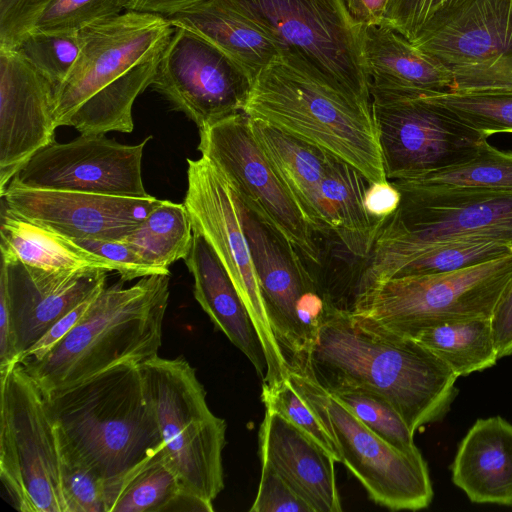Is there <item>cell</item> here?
<instances>
[{
	"label": "cell",
	"instance_id": "21",
	"mask_svg": "<svg viewBox=\"0 0 512 512\" xmlns=\"http://www.w3.org/2000/svg\"><path fill=\"white\" fill-rule=\"evenodd\" d=\"M54 92L15 49L0 47V195L33 155L55 141Z\"/></svg>",
	"mask_w": 512,
	"mask_h": 512
},
{
	"label": "cell",
	"instance_id": "2",
	"mask_svg": "<svg viewBox=\"0 0 512 512\" xmlns=\"http://www.w3.org/2000/svg\"><path fill=\"white\" fill-rule=\"evenodd\" d=\"M173 30L165 16L126 11L78 31L77 60L54 92L57 126L132 132L134 101L151 86Z\"/></svg>",
	"mask_w": 512,
	"mask_h": 512
},
{
	"label": "cell",
	"instance_id": "6",
	"mask_svg": "<svg viewBox=\"0 0 512 512\" xmlns=\"http://www.w3.org/2000/svg\"><path fill=\"white\" fill-rule=\"evenodd\" d=\"M390 182L402 200L365 259L356 294L392 278L405 262L437 243L483 240L512 247V190Z\"/></svg>",
	"mask_w": 512,
	"mask_h": 512
},
{
	"label": "cell",
	"instance_id": "10",
	"mask_svg": "<svg viewBox=\"0 0 512 512\" xmlns=\"http://www.w3.org/2000/svg\"><path fill=\"white\" fill-rule=\"evenodd\" d=\"M0 479L21 512H67L56 422L44 392L20 364L0 373Z\"/></svg>",
	"mask_w": 512,
	"mask_h": 512
},
{
	"label": "cell",
	"instance_id": "48",
	"mask_svg": "<svg viewBox=\"0 0 512 512\" xmlns=\"http://www.w3.org/2000/svg\"><path fill=\"white\" fill-rule=\"evenodd\" d=\"M205 0H123L126 11L169 16L186 10Z\"/></svg>",
	"mask_w": 512,
	"mask_h": 512
},
{
	"label": "cell",
	"instance_id": "33",
	"mask_svg": "<svg viewBox=\"0 0 512 512\" xmlns=\"http://www.w3.org/2000/svg\"><path fill=\"white\" fill-rule=\"evenodd\" d=\"M403 181L417 186H450L512 190V151L499 150L487 140L478 154L459 165Z\"/></svg>",
	"mask_w": 512,
	"mask_h": 512
},
{
	"label": "cell",
	"instance_id": "27",
	"mask_svg": "<svg viewBox=\"0 0 512 512\" xmlns=\"http://www.w3.org/2000/svg\"><path fill=\"white\" fill-rule=\"evenodd\" d=\"M166 18L224 51L253 81L280 57L272 38L231 0H205Z\"/></svg>",
	"mask_w": 512,
	"mask_h": 512
},
{
	"label": "cell",
	"instance_id": "32",
	"mask_svg": "<svg viewBox=\"0 0 512 512\" xmlns=\"http://www.w3.org/2000/svg\"><path fill=\"white\" fill-rule=\"evenodd\" d=\"M146 263L170 274L169 266L185 260L191 250L193 228L184 203L161 200L145 220L121 239Z\"/></svg>",
	"mask_w": 512,
	"mask_h": 512
},
{
	"label": "cell",
	"instance_id": "36",
	"mask_svg": "<svg viewBox=\"0 0 512 512\" xmlns=\"http://www.w3.org/2000/svg\"><path fill=\"white\" fill-rule=\"evenodd\" d=\"M369 429L395 448L409 453L419 451L414 434L400 413L378 394L357 387L327 390Z\"/></svg>",
	"mask_w": 512,
	"mask_h": 512
},
{
	"label": "cell",
	"instance_id": "44",
	"mask_svg": "<svg viewBox=\"0 0 512 512\" xmlns=\"http://www.w3.org/2000/svg\"><path fill=\"white\" fill-rule=\"evenodd\" d=\"M445 0H388L382 22L411 42Z\"/></svg>",
	"mask_w": 512,
	"mask_h": 512
},
{
	"label": "cell",
	"instance_id": "46",
	"mask_svg": "<svg viewBox=\"0 0 512 512\" xmlns=\"http://www.w3.org/2000/svg\"><path fill=\"white\" fill-rule=\"evenodd\" d=\"M491 326L499 359L512 356V281L496 306Z\"/></svg>",
	"mask_w": 512,
	"mask_h": 512
},
{
	"label": "cell",
	"instance_id": "43",
	"mask_svg": "<svg viewBox=\"0 0 512 512\" xmlns=\"http://www.w3.org/2000/svg\"><path fill=\"white\" fill-rule=\"evenodd\" d=\"M54 0H0V47L13 49Z\"/></svg>",
	"mask_w": 512,
	"mask_h": 512
},
{
	"label": "cell",
	"instance_id": "5",
	"mask_svg": "<svg viewBox=\"0 0 512 512\" xmlns=\"http://www.w3.org/2000/svg\"><path fill=\"white\" fill-rule=\"evenodd\" d=\"M243 113L344 161L370 184L388 180L371 103L315 81L280 57L254 79Z\"/></svg>",
	"mask_w": 512,
	"mask_h": 512
},
{
	"label": "cell",
	"instance_id": "1",
	"mask_svg": "<svg viewBox=\"0 0 512 512\" xmlns=\"http://www.w3.org/2000/svg\"><path fill=\"white\" fill-rule=\"evenodd\" d=\"M326 389L357 387L380 395L413 434L442 420L458 394V376L430 350L407 336L370 329L349 310L331 306L303 358Z\"/></svg>",
	"mask_w": 512,
	"mask_h": 512
},
{
	"label": "cell",
	"instance_id": "49",
	"mask_svg": "<svg viewBox=\"0 0 512 512\" xmlns=\"http://www.w3.org/2000/svg\"><path fill=\"white\" fill-rule=\"evenodd\" d=\"M351 17L361 26L382 22L388 0H342Z\"/></svg>",
	"mask_w": 512,
	"mask_h": 512
},
{
	"label": "cell",
	"instance_id": "9",
	"mask_svg": "<svg viewBox=\"0 0 512 512\" xmlns=\"http://www.w3.org/2000/svg\"><path fill=\"white\" fill-rule=\"evenodd\" d=\"M163 441V454L184 490L207 503L224 488L226 423L210 410L195 369L182 357L139 364Z\"/></svg>",
	"mask_w": 512,
	"mask_h": 512
},
{
	"label": "cell",
	"instance_id": "23",
	"mask_svg": "<svg viewBox=\"0 0 512 512\" xmlns=\"http://www.w3.org/2000/svg\"><path fill=\"white\" fill-rule=\"evenodd\" d=\"M450 469L471 502L512 507V423L501 416L477 419Z\"/></svg>",
	"mask_w": 512,
	"mask_h": 512
},
{
	"label": "cell",
	"instance_id": "14",
	"mask_svg": "<svg viewBox=\"0 0 512 512\" xmlns=\"http://www.w3.org/2000/svg\"><path fill=\"white\" fill-rule=\"evenodd\" d=\"M369 91L389 181L415 179L464 163L487 140L424 95Z\"/></svg>",
	"mask_w": 512,
	"mask_h": 512
},
{
	"label": "cell",
	"instance_id": "31",
	"mask_svg": "<svg viewBox=\"0 0 512 512\" xmlns=\"http://www.w3.org/2000/svg\"><path fill=\"white\" fill-rule=\"evenodd\" d=\"M214 511L213 504L186 492L163 451L125 483L110 512Z\"/></svg>",
	"mask_w": 512,
	"mask_h": 512
},
{
	"label": "cell",
	"instance_id": "11",
	"mask_svg": "<svg viewBox=\"0 0 512 512\" xmlns=\"http://www.w3.org/2000/svg\"><path fill=\"white\" fill-rule=\"evenodd\" d=\"M334 439L342 463L376 504L420 510L433 499L428 465L420 451H401L383 440L330 394L305 364L290 361L286 377Z\"/></svg>",
	"mask_w": 512,
	"mask_h": 512
},
{
	"label": "cell",
	"instance_id": "8",
	"mask_svg": "<svg viewBox=\"0 0 512 512\" xmlns=\"http://www.w3.org/2000/svg\"><path fill=\"white\" fill-rule=\"evenodd\" d=\"M277 46L280 59L315 81L371 103L363 26L342 0H231Z\"/></svg>",
	"mask_w": 512,
	"mask_h": 512
},
{
	"label": "cell",
	"instance_id": "17",
	"mask_svg": "<svg viewBox=\"0 0 512 512\" xmlns=\"http://www.w3.org/2000/svg\"><path fill=\"white\" fill-rule=\"evenodd\" d=\"M151 136L136 145L105 134H80L67 143H50L33 155L9 184L120 197H147L142 157Z\"/></svg>",
	"mask_w": 512,
	"mask_h": 512
},
{
	"label": "cell",
	"instance_id": "13",
	"mask_svg": "<svg viewBox=\"0 0 512 512\" xmlns=\"http://www.w3.org/2000/svg\"><path fill=\"white\" fill-rule=\"evenodd\" d=\"M198 150L244 207L303 257L320 264L313 226L255 141L244 113L199 129Z\"/></svg>",
	"mask_w": 512,
	"mask_h": 512
},
{
	"label": "cell",
	"instance_id": "30",
	"mask_svg": "<svg viewBox=\"0 0 512 512\" xmlns=\"http://www.w3.org/2000/svg\"><path fill=\"white\" fill-rule=\"evenodd\" d=\"M411 338L422 344L458 376L493 367L499 360L491 319H471L421 329Z\"/></svg>",
	"mask_w": 512,
	"mask_h": 512
},
{
	"label": "cell",
	"instance_id": "3",
	"mask_svg": "<svg viewBox=\"0 0 512 512\" xmlns=\"http://www.w3.org/2000/svg\"><path fill=\"white\" fill-rule=\"evenodd\" d=\"M44 394L61 445L105 481L110 512L130 477L163 451L139 364L121 363Z\"/></svg>",
	"mask_w": 512,
	"mask_h": 512
},
{
	"label": "cell",
	"instance_id": "38",
	"mask_svg": "<svg viewBox=\"0 0 512 512\" xmlns=\"http://www.w3.org/2000/svg\"><path fill=\"white\" fill-rule=\"evenodd\" d=\"M261 399L265 408L284 417L330 454L336 462L342 463L341 454L334 439L311 406L287 378L272 385L263 384Z\"/></svg>",
	"mask_w": 512,
	"mask_h": 512
},
{
	"label": "cell",
	"instance_id": "26",
	"mask_svg": "<svg viewBox=\"0 0 512 512\" xmlns=\"http://www.w3.org/2000/svg\"><path fill=\"white\" fill-rule=\"evenodd\" d=\"M247 118L255 141L304 210L315 232H332L322 194V181L332 155L264 121Z\"/></svg>",
	"mask_w": 512,
	"mask_h": 512
},
{
	"label": "cell",
	"instance_id": "19",
	"mask_svg": "<svg viewBox=\"0 0 512 512\" xmlns=\"http://www.w3.org/2000/svg\"><path fill=\"white\" fill-rule=\"evenodd\" d=\"M101 268L49 271L1 258L0 287L11 318L12 349L16 362L62 316L105 286Z\"/></svg>",
	"mask_w": 512,
	"mask_h": 512
},
{
	"label": "cell",
	"instance_id": "15",
	"mask_svg": "<svg viewBox=\"0 0 512 512\" xmlns=\"http://www.w3.org/2000/svg\"><path fill=\"white\" fill-rule=\"evenodd\" d=\"M238 205L272 329L289 362L303 358L334 305L301 261L300 253L239 200Z\"/></svg>",
	"mask_w": 512,
	"mask_h": 512
},
{
	"label": "cell",
	"instance_id": "45",
	"mask_svg": "<svg viewBox=\"0 0 512 512\" xmlns=\"http://www.w3.org/2000/svg\"><path fill=\"white\" fill-rule=\"evenodd\" d=\"M97 295V294H96ZM95 295V296H96ZM95 296L83 301L56 321L44 335L18 360V363L37 361L48 354L78 324L88 311Z\"/></svg>",
	"mask_w": 512,
	"mask_h": 512
},
{
	"label": "cell",
	"instance_id": "42",
	"mask_svg": "<svg viewBox=\"0 0 512 512\" xmlns=\"http://www.w3.org/2000/svg\"><path fill=\"white\" fill-rule=\"evenodd\" d=\"M250 512H314L268 463L262 462L256 498Z\"/></svg>",
	"mask_w": 512,
	"mask_h": 512
},
{
	"label": "cell",
	"instance_id": "18",
	"mask_svg": "<svg viewBox=\"0 0 512 512\" xmlns=\"http://www.w3.org/2000/svg\"><path fill=\"white\" fill-rule=\"evenodd\" d=\"M412 43L449 70L512 61V0H445Z\"/></svg>",
	"mask_w": 512,
	"mask_h": 512
},
{
	"label": "cell",
	"instance_id": "24",
	"mask_svg": "<svg viewBox=\"0 0 512 512\" xmlns=\"http://www.w3.org/2000/svg\"><path fill=\"white\" fill-rule=\"evenodd\" d=\"M362 48L369 90L428 95L451 88L447 67L384 22L363 26Z\"/></svg>",
	"mask_w": 512,
	"mask_h": 512
},
{
	"label": "cell",
	"instance_id": "34",
	"mask_svg": "<svg viewBox=\"0 0 512 512\" xmlns=\"http://www.w3.org/2000/svg\"><path fill=\"white\" fill-rule=\"evenodd\" d=\"M424 97L487 138L512 133V93L446 91Z\"/></svg>",
	"mask_w": 512,
	"mask_h": 512
},
{
	"label": "cell",
	"instance_id": "4",
	"mask_svg": "<svg viewBox=\"0 0 512 512\" xmlns=\"http://www.w3.org/2000/svg\"><path fill=\"white\" fill-rule=\"evenodd\" d=\"M105 286L70 333L37 361L20 363L44 393L115 365L142 363L156 355L169 299V275Z\"/></svg>",
	"mask_w": 512,
	"mask_h": 512
},
{
	"label": "cell",
	"instance_id": "16",
	"mask_svg": "<svg viewBox=\"0 0 512 512\" xmlns=\"http://www.w3.org/2000/svg\"><path fill=\"white\" fill-rule=\"evenodd\" d=\"M252 84L247 71L224 51L174 27L151 86L201 129L243 113Z\"/></svg>",
	"mask_w": 512,
	"mask_h": 512
},
{
	"label": "cell",
	"instance_id": "35",
	"mask_svg": "<svg viewBox=\"0 0 512 512\" xmlns=\"http://www.w3.org/2000/svg\"><path fill=\"white\" fill-rule=\"evenodd\" d=\"M510 254H512V247L495 241L457 240L442 242L417 253L405 262L393 277L452 272Z\"/></svg>",
	"mask_w": 512,
	"mask_h": 512
},
{
	"label": "cell",
	"instance_id": "47",
	"mask_svg": "<svg viewBox=\"0 0 512 512\" xmlns=\"http://www.w3.org/2000/svg\"><path fill=\"white\" fill-rule=\"evenodd\" d=\"M402 195L389 180L369 184L365 193V207L374 217L386 220L400 206Z\"/></svg>",
	"mask_w": 512,
	"mask_h": 512
},
{
	"label": "cell",
	"instance_id": "37",
	"mask_svg": "<svg viewBox=\"0 0 512 512\" xmlns=\"http://www.w3.org/2000/svg\"><path fill=\"white\" fill-rule=\"evenodd\" d=\"M13 49L56 89L77 60L80 51L79 32L31 30Z\"/></svg>",
	"mask_w": 512,
	"mask_h": 512
},
{
	"label": "cell",
	"instance_id": "39",
	"mask_svg": "<svg viewBox=\"0 0 512 512\" xmlns=\"http://www.w3.org/2000/svg\"><path fill=\"white\" fill-rule=\"evenodd\" d=\"M123 0H54L39 16L32 30L78 32L103 19L119 15Z\"/></svg>",
	"mask_w": 512,
	"mask_h": 512
},
{
	"label": "cell",
	"instance_id": "28",
	"mask_svg": "<svg viewBox=\"0 0 512 512\" xmlns=\"http://www.w3.org/2000/svg\"><path fill=\"white\" fill-rule=\"evenodd\" d=\"M1 258L49 270L71 271L101 268L113 271L101 256L72 238L25 218L2 203L0 223Z\"/></svg>",
	"mask_w": 512,
	"mask_h": 512
},
{
	"label": "cell",
	"instance_id": "22",
	"mask_svg": "<svg viewBox=\"0 0 512 512\" xmlns=\"http://www.w3.org/2000/svg\"><path fill=\"white\" fill-rule=\"evenodd\" d=\"M261 462L271 465L314 512H340L336 461L284 417L267 409L259 428Z\"/></svg>",
	"mask_w": 512,
	"mask_h": 512
},
{
	"label": "cell",
	"instance_id": "40",
	"mask_svg": "<svg viewBox=\"0 0 512 512\" xmlns=\"http://www.w3.org/2000/svg\"><path fill=\"white\" fill-rule=\"evenodd\" d=\"M60 447L62 490L67 512H106L105 481L61 443Z\"/></svg>",
	"mask_w": 512,
	"mask_h": 512
},
{
	"label": "cell",
	"instance_id": "20",
	"mask_svg": "<svg viewBox=\"0 0 512 512\" xmlns=\"http://www.w3.org/2000/svg\"><path fill=\"white\" fill-rule=\"evenodd\" d=\"M2 203L19 215L73 239L121 240L160 203L154 196L120 197L32 189L9 184Z\"/></svg>",
	"mask_w": 512,
	"mask_h": 512
},
{
	"label": "cell",
	"instance_id": "29",
	"mask_svg": "<svg viewBox=\"0 0 512 512\" xmlns=\"http://www.w3.org/2000/svg\"><path fill=\"white\" fill-rule=\"evenodd\" d=\"M368 180L354 167L332 156L322 181V194L332 232L360 259L370 255L385 222L372 216L364 199Z\"/></svg>",
	"mask_w": 512,
	"mask_h": 512
},
{
	"label": "cell",
	"instance_id": "25",
	"mask_svg": "<svg viewBox=\"0 0 512 512\" xmlns=\"http://www.w3.org/2000/svg\"><path fill=\"white\" fill-rule=\"evenodd\" d=\"M184 261L194 279L196 301L264 378L266 362L249 313L217 255L196 231Z\"/></svg>",
	"mask_w": 512,
	"mask_h": 512
},
{
	"label": "cell",
	"instance_id": "7",
	"mask_svg": "<svg viewBox=\"0 0 512 512\" xmlns=\"http://www.w3.org/2000/svg\"><path fill=\"white\" fill-rule=\"evenodd\" d=\"M512 281V254L452 272L393 277L359 292L349 310L362 325L411 337L445 323L491 319Z\"/></svg>",
	"mask_w": 512,
	"mask_h": 512
},
{
	"label": "cell",
	"instance_id": "12",
	"mask_svg": "<svg viewBox=\"0 0 512 512\" xmlns=\"http://www.w3.org/2000/svg\"><path fill=\"white\" fill-rule=\"evenodd\" d=\"M187 164L184 205L193 231L210 245L239 293L263 350V384L272 385L287 377L290 362L269 320L237 197L207 158L187 159Z\"/></svg>",
	"mask_w": 512,
	"mask_h": 512
},
{
	"label": "cell",
	"instance_id": "41",
	"mask_svg": "<svg viewBox=\"0 0 512 512\" xmlns=\"http://www.w3.org/2000/svg\"><path fill=\"white\" fill-rule=\"evenodd\" d=\"M73 239V238H72ZM77 244L104 258L123 282L152 275H170L146 263L122 240L73 239Z\"/></svg>",
	"mask_w": 512,
	"mask_h": 512
}]
</instances>
